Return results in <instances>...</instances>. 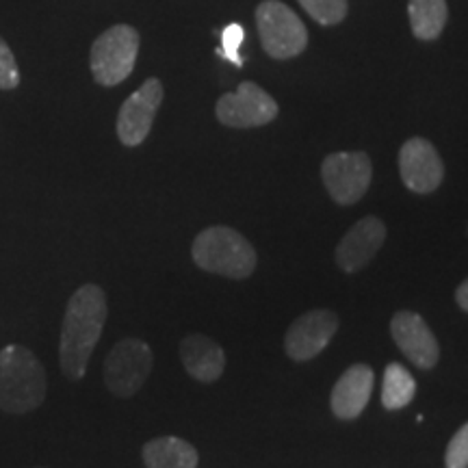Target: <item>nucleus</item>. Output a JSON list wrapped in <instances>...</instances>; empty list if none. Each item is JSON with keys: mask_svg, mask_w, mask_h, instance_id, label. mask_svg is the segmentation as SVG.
Masks as SVG:
<instances>
[{"mask_svg": "<svg viewBox=\"0 0 468 468\" xmlns=\"http://www.w3.org/2000/svg\"><path fill=\"white\" fill-rule=\"evenodd\" d=\"M107 324V295L98 284H83L69 297L61 327L58 358L69 379L85 376L87 365Z\"/></svg>", "mask_w": 468, "mask_h": 468, "instance_id": "1", "label": "nucleus"}, {"mask_svg": "<svg viewBox=\"0 0 468 468\" xmlns=\"http://www.w3.org/2000/svg\"><path fill=\"white\" fill-rule=\"evenodd\" d=\"M46 399V371L31 349L7 345L0 351V410L27 414Z\"/></svg>", "mask_w": 468, "mask_h": 468, "instance_id": "2", "label": "nucleus"}, {"mask_svg": "<svg viewBox=\"0 0 468 468\" xmlns=\"http://www.w3.org/2000/svg\"><path fill=\"white\" fill-rule=\"evenodd\" d=\"M196 265L204 271L232 280H245L256 269V250L228 226H210L196 237L191 248Z\"/></svg>", "mask_w": 468, "mask_h": 468, "instance_id": "3", "label": "nucleus"}, {"mask_svg": "<svg viewBox=\"0 0 468 468\" xmlns=\"http://www.w3.org/2000/svg\"><path fill=\"white\" fill-rule=\"evenodd\" d=\"M139 52V33L128 25L104 31L91 46V74L98 85L115 87L131 76Z\"/></svg>", "mask_w": 468, "mask_h": 468, "instance_id": "4", "label": "nucleus"}, {"mask_svg": "<svg viewBox=\"0 0 468 468\" xmlns=\"http://www.w3.org/2000/svg\"><path fill=\"white\" fill-rule=\"evenodd\" d=\"M256 27L265 52L273 58H291L303 52L308 31L295 11L280 0H265L256 9Z\"/></svg>", "mask_w": 468, "mask_h": 468, "instance_id": "5", "label": "nucleus"}, {"mask_svg": "<svg viewBox=\"0 0 468 468\" xmlns=\"http://www.w3.org/2000/svg\"><path fill=\"white\" fill-rule=\"evenodd\" d=\"M154 356L148 343L139 338H122L104 360V384L115 397H133L148 379Z\"/></svg>", "mask_w": 468, "mask_h": 468, "instance_id": "6", "label": "nucleus"}, {"mask_svg": "<svg viewBox=\"0 0 468 468\" xmlns=\"http://www.w3.org/2000/svg\"><path fill=\"white\" fill-rule=\"evenodd\" d=\"M371 161L365 152H338L321 165V178L335 202L351 207L365 196L371 185Z\"/></svg>", "mask_w": 468, "mask_h": 468, "instance_id": "7", "label": "nucleus"}, {"mask_svg": "<svg viewBox=\"0 0 468 468\" xmlns=\"http://www.w3.org/2000/svg\"><path fill=\"white\" fill-rule=\"evenodd\" d=\"M218 120L230 128H256L276 120L278 104L256 83H241L234 93H226L218 102Z\"/></svg>", "mask_w": 468, "mask_h": 468, "instance_id": "8", "label": "nucleus"}, {"mask_svg": "<svg viewBox=\"0 0 468 468\" xmlns=\"http://www.w3.org/2000/svg\"><path fill=\"white\" fill-rule=\"evenodd\" d=\"M163 102V85L159 79H148L145 83L122 104L117 115V137L124 145H139L150 134L156 111Z\"/></svg>", "mask_w": 468, "mask_h": 468, "instance_id": "9", "label": "nucleus"}, {"mask_svg": "<svg viewBox=\"0 0 468 468\" xmlns=\"http://www.w3.org/2000/svg\"><path fill=\"white\" fill-rule=\"evenodd\" d=\"M338 330V317L332 310H310L292 321L284 338V349L292 360L306 362L327 347Z\"/></svg>", "mask_w": 468, "mask_h": 468, "instance_id": "10", "label": "nucleus"}, {"mask_svg": "<svg viewBox=\"0 0 468 468\" xmlns=\"http://www.w3.org/2000/svg\"><path fill=\"white\" fill-rule=\"evenodd\" d=\"M399 172L403 183L414 193H431L441 186L444 165L438 150L423 137L408 139L399 150Z\"/></svg>", "mask_w": 468, "mask_h": 468, "instance_id": "11", "label": "nucleus"}, {"mask_svg": "<svg viewBox=\"0 0 468 468\" xmlns=\"http://www.w3.org/2000/svg\"><path fill=\"white\" fill-rule=\"evenodd\" d=\"M390 332L397 347L403 351V356L417 365L419 368H434L441 358V347L434 332L425 324V319L417 313L401 310L390 321Z\"/></svg>", "mask_w": 468, "mask_h": 468, "instance_id": "12", "label": "nucleus"}, {"mask_svg": "<svg viewBox=\"0 0 468 468\" xmlns=\"http://www.w3.org/2000/svg\"><path fill=\"white\" fill-rule=\"evenodd\" d=\"M386 241V226L379 218H365L358 224L351 226L336 248V265L343 271H360L373 261Z\"/></svg>", "mask_w": 468, "mask_h": 468, "instance_id": "13", "label": "nucleus"}, {"mask_svg": "<svg viewBox=\"0 0 468 468\" xmlns=\"http://www.w3.org/2000/svg\"><path fill=\"white\" fill-rule=\"evenodd\" d=\"M373 368L368 365H354L343 373L332 390V412L343 420H354L365 412L373 390Z\"/></svg>", "mask_w": 468, "mask_h": 468, "instance_id": "14", "label": "nucleus"}, {"mask_svg": "<svg viewBox=\"0 0 468 468\" xmlns=\"http://www.w3.org/2000/svg\"><path fill=\"white\" fill-rule=\"evenodd\" d=\"M180 358L186 373L202 384L218 382L226 368V354L213 338L189 335L180 343Z\"/></svg>", "mask_w": 468, "mask_h": 468, "instance_id": "15", "label": "nucleus"}, {"mask_svg": "<svg viewBox=\"0 0 468 468\" xmlns=\"http://www.w3.org/2000/svg\"><path fill=\"white\" fill-rule=\"evenodd\" d=\"M197 452L183 438L161 436L144 444L145 468H197Z\"/></svg>", "mask_w": 468, "mask_h": 468, "instance_id": "16", "label": "nucleus"}, {"mask_svg": "<svg viewBox=\"0 0 468 468\" xmlns=\"http://www.w3.org/2000/svg\"><path fill=\"white\" fill-rule=\"evenodd\" d=\"M408 16L414 37L431 42L447 25V0H410Z\"/></svg>", "mask_w": 468, "mask_h": 468, "instance_id": "17", "label": "nucleus"}, {"mask_svg": "<svg viewBox=\"0 0 468 468\" xmlns=\"http://www.w3.org/2000/svg\"><path fill=\"white\" fill-rule=\"evenodd\" d=\"M414 393H417V382L410 376L408 368L397 365V362L386 367L382 386V406L386 410L406 408L414 399Z\"/></svg>", "mask_w": 468, "mask_h": 468, "instance_id": "18", "label": "nucleus"}, {"mask_svg": "<svg viewBox=\"0 0 468 468\" xmlns=\"http://www.w3.org/2000/svg\"><path fill=\"white\" fill-rule=\"evenodd\" d=\"M300 5L310 17L325 27L338 25L347 16V0H300Z\"/></svg>", "mask_w": 468, "mask_h": 468, "instance_id": "19", "label": "nucleus"}, {"mask_svg": "<svg viewBox=\"0 0 468 468\" xmlns=\"http://www.w3.org/2000/svg\"><path fill=\"white\" fill-rule=\"evenodd\" d=\"M444 466L468 468V423L462 425L449 441L447 453H444Z\"/></svg>", "mask_w": 468, "mask_h": 468, "instance_id": "20", "label": "nucleus"}, {"mask_svg": "<svg viewBox=\"0 0 468 468\" xmlns=\"http://www.w3.org/2000/svg\"><path fill=\"white\" fill-rule=\"evenodd\" d=\"M20 85V69L11 48L0 37V90H16Z\"/></svg>", "mask_w": 468, "mask_h": 468, "instance_id": "21", "label": "nucleus"}, {"mask_svg": "<svg viewBox=\"0 0 468 468\" xmlns=\"http://www.w3.org/2000/svg\"><path fill=\"white\" fill-rule=\"evenodd\" d=\"M243 27L241 25H228L224 28V35H221V55H224L228 61H232L234 66H241V57H239V48H241L243 42Z\"/></svg>", "mask_w": 468, "mask_h": 468, "instance_id": "22", "label": "nucleus"}, {"mask_svg": "<svg viewBox=\"0 0 468 468\" xmlns=\"http://www.w3.org/2000/svg\"><path fill=\"white\" fill-rule=\"evenodd\" d=\"M455 302H458V306L464 310V313H468V278L458 286V291H455Z\"/></svg>", "mask_w": 468, "mask_h": 468, "instance_id": "23", "label": "nucleus"}]
</instances>
